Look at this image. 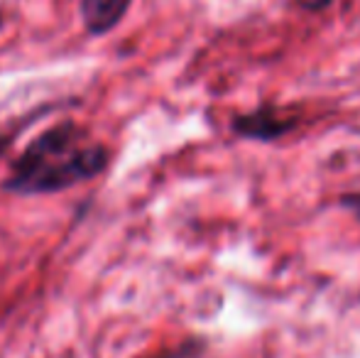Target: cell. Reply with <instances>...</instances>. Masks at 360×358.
<instances>
[{
	"mask_svg": "<svg viewBox=\"0 0 360 358\" xmlns=\"http://www.w3.org/2000/svg\"><path fill=\"white\" fill-rule=\"evenodd\" d=\"M108 165V150L86 128L64 120L39 133L22 150L5 179L13 194H52L94 179Z\"/></svg>",
	"mask_w": 360,
	"mask_h": 358,
	"instance_id": "cell-1",
	"label": "cell"
},
{
	"mask_svg": "<svg viewBox=\"0 0 360 358\" xmlns=\"http://www.w3.org/2000/svg\"><path fill=\"white\" fill-rule=\"evenodd\" d=\"M130 0H81V20L89 34L110 32L128 13Z\"/></svg>",
	"mask_w": 360,
	"mask_h": 358,
	"instance_id": "cell-2",
	"label": "cell"
},
{
	"mask_svg": "<svg viewBox=\"0 0 360 358\" xmlns=\"http://www.w3.org/2000/svg\"><path fill=\"white\" fill-rule=\"evenodd\" d=\"M292 125H294V120H282L275 110L262 108V110H255V113L240 115V118L233 123V128H236V133L243 135V138L272 140V138H280L282 133H287Z\"/></svg>",
	"mask_w": 360,
	"mask_h": 358,
	"instance_id": "cell-3",
	"label": "cell"
}]
</instances>
